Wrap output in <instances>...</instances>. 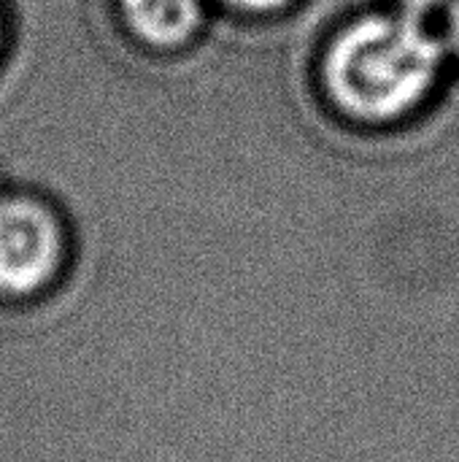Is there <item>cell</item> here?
<instances>
[{"label": "cell", "instance_id": "cell-1", "mask_svg": "<svg viewBox=\"0 0 459 462\" xmlns=\"http://www.w3.org/2000/svg\"><path fill=\"white\" fill-rule=\"evenodd\" d=\"M441 65L444 46L419 14H376L354 22L333 43L327 81L346 111L384 122L419 106Z\"/></svg>", "mask_w": 459, "mask_h": 462}, {"label": "cell", "instance_id": "cell-2", "mask_svg": "<svg viewBox=\"0 0 459 462\" xmlns=\"http://www.w3.org/2000/svg\"><path fill=\"white\" fill-rule=\"evenodd\" d=\"M60 265V233L35 203H0V292L32 295Z\"/></svg>", "mask_w": 459, "mask_h": 462}, {"label": "cell", "instance_id": "cell-3", "mask_svg": "<svg viewBox=\"0 0 459 462\" xmlns=\"http://www.w3.org/2000/svg\"><path fill=\"white\" fill-rule=\"evenodd\" d=\"M130 24L151 43L184 41L200 16L197 0H122Z\"/></svg>", "mask_w": 459, "mask_h": 462}, {"label": "cell", "instance_id": "cell-4", "mask_svg": "<svg viewBox=\"0 0 459 462\" xmlns=\"http://www.w3.org/2000/svg\"><path fill=\"white\" fill-rule=\"evenodd\" d=\"M449 46L454 51V57L459 60V0L452 8V16H449Z\"/></svg>", "mask_w": 459, "mask_h": 462}, {"label": "cell", "instance_id": "cell-5", "mask_svg": "<svg viewBox=\"0 0 459 462\" xmlns=\"http://www.w3.org/2000/svg\"><path fill=\"white\" fill-rule=\"evenodd\" d=\"M241 8H252V11H271V8H279L281 3L287 0H230Z\"/></svg>", "mask_w": 459, "mask_h": 462}, {"label": "cell", "instance_id": "cell-6", "mask_svg": "<svg viewBox=\"0 0 459 462\" xmlns=\"http://www.w3.org/2000/svg\"><path fill=\"white\" fill-rule=\"evenodd\" d=\"M403 3H406V11L422 14V11H427V8H436V5L444 3V0H403Z\"/></svg>", "mask_w": 459, "mask_h": 462}]
</instances>
